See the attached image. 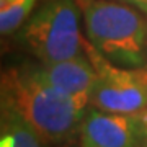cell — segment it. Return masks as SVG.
<instances>
[{
	"instance_id": "1",
	"label": "cell",
	"mask_w": 147,
	"mask_h": 147,
	"mask_svg": "<svg viewBox=\"0 0 147 147\" xmlns=\"http://www.w3.org/2000/svg\"><path fill=\"white\" fill-rule=\"evenodd\" d=\"M0 85L16 110L49 144H65L79 136L90 106L51 87L39 75L38 61L0 70Z\"/></svg>"
},
{
	"instance_id": "2",
	"label": "cell",
	"mask_w": 147,
	"mask_h": 147,
	"mask_svg": "<svg viewBox=\"0 0 147 147\" xmlns=\"http://www.w3.org/2000/svg\"><path fill=\"white\" fill-rule=\"evenodd\" d=\"M87 39L98 53L123 67L146 62L147 20L141 10L118 0H82Z\"/></svg>"
},
{
	"instance_id": "3",
	"label": "cell",
	"mask_w": 147,
	"mask_h": 147,
	"mask_svg": "<svg viewBox=\"0 0 147 147\" xmlns=\"http://www.w3.org/2000/svg\"><path fill=\"white\" fill-rule=\"evenodd\" d=\"M16 33L23 49L44 64L85 53L80 7L75 0H46Z\"/></svg>"
},
{
	"instance_id": "4",
	"label": "cell",
	"mask_w": 147,
	"mask_h": 147,
	"mask_svg": "<svg viewBox=\"0 0 147 147\" xmlns=\"http://www.w3.org/2000/svg\"><path fill=\"white\" fill-rule=\"evenodd\" d=\"M85 51L96 69L90 106L101 111L137 115L147 106V69L123 67L103 57L90 42Z\"/></svg>"
},
{
	"instance_id": "5",
	"label": "cell",
	"mask_w": 147,
	"mask_h": 147,
	"mask_svg": "<svg viewBox=\"0 0 147 147\" xmlns=\"http://www.w3.org/2000/svg\"><path fill=\"white\" fill-rule=\"evenodd\" d=\"M80 147H142L146 132L137 115L90 106L79 131Z\"/></svg>"
},
{
	"instance_id": "6",
	"label": "cell",
	"mask_w": 147,
	"mask_h": 147,
	"mask_svg": "<svg viewBox=\"0 0 147 147\" xmlns=\"http://www.w3.org/2000/svg\"><path fill=\"white\" fill-rule=\"evenodd\" d=\"M39 75L61 93L90 106V92L96 80V69L87 51L56 62H39Z\"/></svg>"
},
{
	"instance_id": "7",
	"label": "cell",
	"mask_w": 147,
	"mask_h": 147,
	"mask_svg": "<svg viewBox=\"0 0 147 147\" xmlns=\"http://www.w3.org/2000/svg\"><path fill=\"white\" fill-rule=\"evenodd\" d=\"M0 147H49V142L25 119L0 85Z\"/></svg>"
},
{
	"instance_id": "8",
	"label": "cell",
	"mask_w": 147,
	"mask_h": 147,
	"mask_svg": "<svg viewBox=\"0 0 147 147\" xmlns=\"http://www.w3.org/2000/svg\"><path fill=\"white\" fill-rule=\"evenodd\" d=\"M34 5L36 0H0V36L18 31Z\"/></svg>"
},
{
	"instance_id": "9",
	"label": "cell",
	"mask_w": 147,
	"mask_h": 147,
	"mask_svg": "<svg viewBox=\"0 0 147 147\" xmlns=\"http://www.w3.org/2000/svg\"><path fill=\"white\" fill-rule=\"evenodd\" d=\"M118 2H124L127 5L136 7L137 10H141L142 13H147V0H118Z\"/></svg>"
},
{
	"instance_id": "10",
	"label": "cell",
	"mask_w": 147,
	"mask_h": 147,
	"mask_svg": "<svg viewBox=\"0 0 147 147\" xmlns=\"http://www.w3.org/2000/svg\"><path fill=\"white\" fill-rule=\"evenodd\" d=\"M137 116H139V119H141L142 127H144V132H146V136H147V106L141 111V113H137Z\"/></svg>"
},
{
	"instance_id": "11",
	"label": "cell",
	"mask_w": 147,
	"mask_h": 147,
	"mask_svg": "<svg viewBox=\"0 0 147 147\" xmlns=\"http://www.w3.org/2000/svg\"><path fill=\"white\" fill-rule=\"evenodd\" d=\"M3 51H5V44H3V41H2V39H0V54L3 53Z\"/></svg>"
},
{
	"instance_id": "12",
	"label": "cell",
	"mask_w": 147,
	"mask_h": 147,
	"mask_svg": "<svg viewBox=\"0 0 147 147\" xmlns=\"http://www.w3.org/2000/svg\"><path fill=\"white\" fill-rule=\"evenodd\" d=\"M142 147H147V136H146V139H144V142H142Z\"/></svg>"
}]
</instances>
